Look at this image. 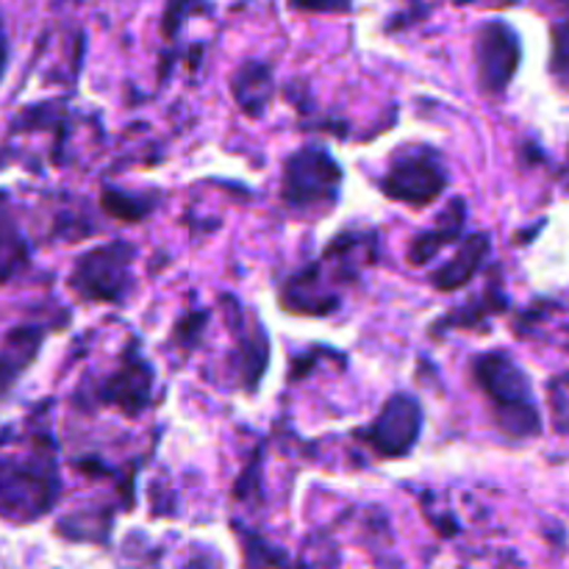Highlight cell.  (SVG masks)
Segmentation results:
<instances>
[{
  "instance_id": "6da1fadb",
  "label": "cell",
  "mask_w": 569,
  "mask_h": 569,
  "mask_svg": "<svg viewBox=\"0 0 569 569\" xmlns=\"http://www.w3.org/2000/svg\"><path fill=\"white\" fill-rule=\"evenodd\" d=\"M472 381L492 406V420L509 439H537L542 415L533 400L531 378L509 353H481L472 361Z\"/></svg>"
},
{
  "instance_id": "7a4b0ae2",
  "label": "cell",
  "mask_w": 569,
  "mask_h": 569,
  "mask_svg": "<svg viewBox=\"0 0 569 569\" xmlns=\"http://www.w3.org/2000/svg\"><path fill=\"white\" fill-rule=\"evenodd\" d=\"M59 495V472H56V450L50 433H37L26 459L6 456L0 472V503L9 520L31 522L50 511Z\"/></svg>"
},
{
  "instance_id": "3957f363",
  "label": "cell",
  "mask_w": 569,
  "mask_h": 569,
  "mask_svg": "<svg viewBox=\"0 0 569 569\" xmlns=\"http://www.w3.org/2000/svg\"><path fill=\"white\" fill-rule=\"evenodd\" d=\"M450 176L442 153L431 144H406L389 156L387 172L381 176V192L395 203L426 209L442 198Z\"/></svg>"
},
{
  "instance_id": "277c9868",
  "label": "cell",
  "mask_w": 569,
  "mask_h": 569,
  "mask_svg": "<svg viewBox=\"0 0 569 569\" xmlns=\"http://www.w3.org/2000/svg\"><path fill=\"white\" fill-rule=\"evenodd\" d=\"M342 167L320 144H303L283 164L281 200L292 211H326L337 206Z\"/></svg>"
},
{
  "instance_id": "5b68a950",
  "label": "cell",
  "mask_w": 569,
  "mask_h": 569,
  "mask_svg": "<svg viewBox=\"0 0 569 569\" xmlns=\"http://www.w3.org/2000/svg\"><path fill=\"white\" fill-rule=\"evenodd\" d=\"M133 256H137L133 244L122 239L100 244L78 256L67 283L78 298L89 303H122L131 292Z\"/></svg>"
},
{
  "instance_id": "8992f818",
  "label": "cell",
  "mask_w": 569,
  "mask_h": 569,
  "mask_svg": "<svg viewBox=\"0 0 569 569\" xmlns=\"http://www.w3.org/2000/svg\"><path fill=\"white\" fill-rule=\"evenodd\" d=\"M422 433V406L411 395L398 392L383 403L376 420L356 431L353 437L365 442L381 459H406L417 448Z\"/></svg>"
},
{
  "instance_id": "52a82bcc",
  "label": "cell",
  "mask_w": 569,
  "mask_h": 569,
  "mask_svg": "<svg viewBox=\"0 0 569 569\" xmlns=\"http://www.w3.org/2000/svg\"><path fill=\"white\" fill-rule=\"evenodd\" d=\"M472 56H476V70L481 89L487 94H492V98H498V94H503L509 89L517 70H520V37H517V31L509 22L489 20L478 28Z\"/></svg>"
},
{
  "instance_id": "ba28073f",
  "label": "cell",
  "mask_w": 569,
  "mask_h": 569,
  "mask_svg": "<svg viewBox=\"0 0 569 569\" xmlns=\"http://www.w3.org/2000/svg\"><path fill=\"white\" fill-rule=\"evenodd\" d=\"M150 392H153V370L142 359L137 345H128L122 350L117 370H111V376H106L103 381L92 387L89 406H111V409H120L122 415L139 417L153 400Z\"/></svg>"
},
{
  "instance_id": "9c48e42d",
  "label": "cell",
  "mask_w": 569,
  "mask_h": 569,
  "mask_svg": "<svg viewBox=\"0 0 569 569\" xmlns=\"http://www.w3.org/2000/svg\"><path fill=\"white\" fill-rule=\"evenodd\" d=\"M226 317L233 331V342H237L231 356L233 370H237L239 383L253 395L261 376H264L267 361H270V337L256 317H250L248 322V311L233 298H226Z\"/></svg>"
},
{
  "instance_id": "30bf717a",
  "label": "cell",
  "mask_w": 569,
  "mask_h": 569,
  "mask_svg": "<svg viewBox=\"0 0 569 569\" xmlns=\"http://www.w3.org/2000/svg\"><path fill=\"white\" fill-rule=\"evenodd\" d=\"M281 306L292 315L303 317H326L333 315V309L339 306V292L328 283V278L322 276L320 264L311 261L303 270L295 272L287 283H283L281 292Z\"/></svg>"
},
{
  "instance_id": "8fae6325",
  "label": "cell",
  "mask_w": 569,
  "mask_h": 569,
  "mask_svg": "<svg viewBox=\"0 0 569 569\" xmlns=\"http://www.w3.org/2000/svg\"><path fill=\"white\" fill-rule=\"evenodd\" d=\"M489 250H492V237L489 233L478 231L467 237L453 253V259L445 261L442 267L431 272V287L437 292H456V289L467 287L481 272L483 261L489 259Z\"/></svg>"
},
{
  "instance_id": "7c38bea8",
  "label": "cell",
  "mask_w": 569,
  "mask_h": 569,
  "mask_svg": "<svg viewBox=\"0 0 569 569\" xmlns=\"http://www.w3.org/2000/svg\"><path fill=\"white\" fill-rule=\"evenodd\" d=\"M465 222H467V203L461 198H453L448 203V209L439 214V220L433 222L428 231L417 233V237L411 239L409 250H406L409 264L420 267V264H428L431 259H437V256L442 253L445 244L456 242V239L461 237Z\"/></svg>"
},
{
  "instance_id": "4fadbf2b",
  "label": "cell",
  "mask_w": 569,
  "mask_h": 569,
  "mask_svg": "<svg viewBox=\"0 0 569 569\" xmlns=\"http://www.w3.org/2000/svg\"><path fill=\"white\" fill-rule=\"evenodd\" d=\"M231 94L248 117H261L276 94V76L267 61H242L231 76Z\"/></svg>"
},
{
  "instance_id": "5bb4252c",
  "label": "cell",
  "mask_w": 569,
  "mask_h": 569,
  "mask_svg": "<svg viewBox=\"0 0 569 569\" xmlns=\"http://www.w3.org/2000/svg\"><path fill=\"white\" fill-rule=\"evenodd\" d=\"M509 306H511V300H509V295L503 292V283H500V278H495V281L489 283L481 295H478V298H472L467 306L453 309L448 317H442V320L433 322L431 333L437 337V333L453 331V328H476V326H481L483 320H489V317L503 315Z\"/></svg>"
},
{
  "instance_id": "9a60e30c",
  "label": "cell",
  "mask_w": 569,
  "mask_h": 569,
  "mask_svg": "<svg viewBox=\"0 0 569 569\" xmlns=\"http://www.w3.org/2000/svg\"><path fill=\"white\" fill-rule=\"evenodd\" d=\"M44 331L39 326H17L6 333L3 339V389L9 392L14 378L37 359L39 353V345H42Z\"/></svg>"
},
{
  "instance_id": "2e32d148",
  "label": "cell",
  "mask_w": 569,
  "mask_h": 569,
  "mask_svg": "<svg viewBox=\"0 0 569 569\" xmlns=\"http://www.w3.org/2000/svg\"><path fill=\"white\" fill-rule=\"evenodd\" d=\"M100 206L109 211L111 217L122 222H139L150 214V209L156 206V198L148 192H137L128 194L122 189H103V198H100Z\"/></svg>"
},
{
  "instance_id": "e0dca14e",
  "label": "cell",
  "mask_w": 569,
  "mask_h": 569,
  "mask_svg": "<svg viewBox=\"0 0 569 569\" xmlns=\"http://www.w3.org/2000/svg\"><path fill=\"white\" fill-rule=\"evenodd\" d=\"M206 322H209V311H189L187 317H181V322L176 326V339L183 350H192L200 342L206 331Z\"/></svg>"
},
{
  "instance_id": "ac0fdd59",
  "label": "cell",
  "mask_w": 569,
  "mask_h": 569,
  "mask_svg": "<svg viewBox=\"0 0 569 569\" xmlns=\"http://www.w3.org/2000/svg\"><path fill=\"white\" fill-rule=\"evenodd\" d=\"M553 76L569 89V22L553 28Z\"/></svg>"
},
{
  "instance_id": "d6986e66",
  "label": "cell",
  "mask_w": 569,
  "mask_h": 569,
  "mask_svg": "<svg viewBox=\"0 0 569 569\" xmlns=\"http://www.w3.org/2000/svg\"><path fill=\"white\" fill-rule=\"evenodd\" d=\"M237 533L239 539H242V545H248V548H244V553H248V565H283V561H287V556L270 553V545H267L264 539L253 537V533L248 531L242 533L239 528Z\"/></svg>"
},
{
  "instance_id": "ffe728a7",
  "label": "cell",
  "mask_w": 569,
  "mask_h": 569,
  "mask_svg": "<svg viewBox=\"0 0 569 569\" xmlns=\"http://www.w3.org/2000/svg\"><path fill=\"white\" fill-rule=\"evenodd\" d=\"M298 11H315V14H345L353 9V0H289Z\"/></svg>"
},
{
  "instance_id": "44dd1931",
  "label": "cell",
  "mask_w": 569,
  "mask_h": 569,
  "mask_svg": "<svg viewBox=\"0 0 569 569\" xmlns=\"http://www.w3.org/2000/svg\"><path fill=\"white\" fill-rule=\"evenodd\" d=\"M189 9H192V0H167L164 20H161V31H164L167 39H172V33L181 28V22L187 20Z\"/></svg>"
},
{
  "instance_id": "7402d4cb",
  "label": "cell",
  "mask_w": 569,
  "mask_h": 569,
  "mask_svg": "<svg viewBox=\"0 0 569 569\" xmlns=\"http://www.w3.org/2000/svg\"><path fill=\"white\" fill-rule=\"evenodd\" d=\"M550 400H553L556 428H559L561 433H569V398L565 392H561L559 387H553V395H550Z\"/></svg>"
},
{
  "instance_id": "603a6c76",
  "label": "cell",
  "mask_w": 569,
  "mask_h": 569,
  "mask_svg": "<svg viewBox=\"0 0 569 569\" xmlns=\"http://www.w3.org/2000/svg\"><path fill=\"white\" fill-rule=\"evenodd\" d=\"M561 181H565V189L569 192V150H567V164H565V172H561Z\"/></svg>"
},
{
  "instance_id": "cb8c5ba5",
  "label": "cell",
  "mask_w": 569,
  "mask_h": 569,
  "mask_svg": "<svg viewBox=\"0 0 569 569\" xmlns=\"http://www.w3.org/2000/svg\"><path fill=\"white\" fill-rule=\"evenodd\" d=\"M556 3H561V6H567V9H569V0H556Z\"/></svg>"
}]
</instances>
